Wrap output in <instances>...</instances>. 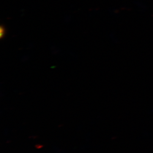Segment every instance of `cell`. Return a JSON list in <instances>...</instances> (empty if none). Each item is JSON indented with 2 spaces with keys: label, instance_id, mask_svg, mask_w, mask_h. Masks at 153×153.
<instances>
[{
  "label": "cell",
  "instance_id": "1",
  "mask_svg": "<svg viewBox=\"0 0 153 153\" xmlns=\"http://www.w3.org/2000/svg\"><path fill=\"white\" fill-rule=\"evenodd\" d=\"M0 32H1V38H2L4 37V33H5V31H4V28H3L2 26L1 27V30H0Z\"/></svg>",
  "mask_w": 153,
  "mask_h": 153
}]
</instances>
